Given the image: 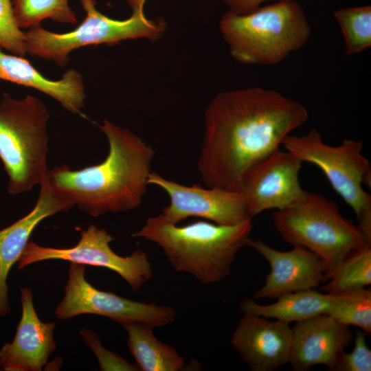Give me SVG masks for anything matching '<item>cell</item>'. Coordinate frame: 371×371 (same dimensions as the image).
I'll use <instances>...</instances> for the list:
<instances>
[{"instance_id":"1","label":"cell","mask_w":371,"mask_h":371,"mask_svg":"<svg viewBox=\"0 0 371 371\" xmlns=\"http://www.w3.org/2000/svg\"><path fill=\"white\" fill-rule=\"evenodd\" d=\"M308 118L300 102L260 87L225 91L205 112L198 169L209 188L240 192L245 173Z\"/></svg>"},{"instance_id":"2","label":"cell","mask_w":371,"mask_h":371,"mask_svg":"<svg viewBox=\"0 0 371 371\" xmlns=\"http://www.w3.org/2000/svg\"><path fill=\"white\" fill-rule=\"evenodd\" d=\"M99 128L109 146L102 162L76 170L56 166L46 176L54 192L93 217L141 205L155 155L150 146L127 128L107 120Z\"/></svg>"},{"instance_id":"3","label":"cell","mask_w":371,"mask_h":371,"mask_svg":"<svg viewBox=\"0 0 371 371\" xmlns=\"http://www.w3.org/2000/svg\"><path fill=\"white\" fill-rule=\"evenodd\" d=\"M251 218L233 225L199 221L179 226L160 214L149 217L133 236L156 243L172 268L207 284L218 282L231 273L236 254L249 239Z\"/></svg>"},{"instance_id":"4","label":"cell","mask_w":371,"mask_h":371,"mask_svg":"<svg viewBox=\"0 0 371 371\" xmlns=\"http://www.w3.org/2000/svg\"><path fill=\"white\" fill-rule=\"evenodd\" d=\"M220 30L230 55L244 64L273 65L303 47L311 36L305 12L295 0L240 14L225 13Z\"/></svg>"},{"instance_id":"5","label":"cell","mask_w":371,"mask_h":371,"mask_svg":"<svg viewBox=\"0 0 371 371\" xmlns=\"http://www.w3.org/2000/svg\"><path fill=\"white\" fill-rule=\"evenodd\" d=\"M273 217L286 243L303 247L322 259L325 281L348 254L371 244L358 225L342 216L335 202L319 194L304 191L301 198L276 210Z\"/></svg>"},{"instance_id":"6","label":"cell","mask_w":371,"mask_h":371,"mask_svg":"<svg viewBox=\"0 0 371 371\" xmlns=\"http://www.w3.org/2000/svg\"><path fill=\"white\" fill-rule=\"evenodd\" d=\"M49 115L38 98L22 99L4 92L0 101V160L8 176L7 190L29 192L47 176Z\"/></svg>"},{"instance_id":"7","label":"cell","mask_w":371,"mask_h":371,"mask_svg":"<svg viewBox=\"0 0 371 371\" xmlns=\"http://www.w3.org/2000/svg\"><path fill=\"white\" fill-rule=\"evenodd\" d=\"M282 145L302 162L322 170L333 188L353 210L359 227L371 242V196L363 188V185L370 187L371 167L361 153L362 142L349 139L339 146H330L311 128L304 135H287Z\"/></svg>"},{"instance_id":"8","label":"cell","mask_w":371,"mask_h":371,"mask_svg":"<svg viewBox=\"0 0 371 371\" xmlns=\"http://www.w3.org/2000/svg\"><path fill=\"white\" fill-rule=\"evenodd\" d=\"M85 16L74 30L56 33L41 25L25 32L27 54L52 60L60 67L69 62V55L74 49L90 45H114L127 39L147 38L155 41L166 30L163 19H148L144 13H132L124 20L109 18L96 8L95 0H78Z\"/></svg>"},{"instance_id":"9","label":"cell","mask_w":371,"mask_h":371,"mask_svg":"<svg viewBox=\"0 0 371 371\" xmlns=\"http://www.w3.org/2000/svg\"><path fill=\"white\" fill-rule=\"evenodd\" d=\"M84 265L71 262L64 297L55 310L56 317L67 320L82 314L107 317L124 325L139 323L152 328L172 323L175 310L169 306L134 301L111 291L95 289L85 278Z\"/></svg>"},{"instance_id":"10","label":"cell","mask_w":371,"mask_h":371,"mask_svg":"<svg viewBox=\"0 0 371 371\" xmlns=\"http://www.w3.org/2000/svg\"><path fill=\"white\" fill-rule=\"evenodd\" d=\"M114 238L104 229L90 225L82 230L76 245L69 248L40 246L29 241L18 261V268L41 261L63 260L70 262L104 267L120 276L133 291H137L153 276L147 254L141 249L121 256L110 247Z\"/></svg>"},{"instance_id":"11","label":"cell","mask_w":371,"mask_h":371,"mask_svg":"<svg viewBox=\"0 0 371 371\" xmlns=\"http://www.w3.org/2000/svg\"><path fill=\"white\" fill-rule=\"evenodd\" d=\"M148 183L160 187L168 194L170 204L161 214L169 223L179 224L196 216L218 225H233L252 218L240 192L182 185L153 171L148 175Z\"/></svg>"},{"instance_id":"12","label":"cell","mask_w":371,"mask_h":371,"mask_svg":"<svg viewBox=\"0 0 371 371\" xmlns=\"http://www.w3.org/2000/svg\"><path fill=\"white\" fill-rule=\"evenodd\" d=\"M302 164L291 153L278 150L245 173L240 192L251 218L267 210H282L303 196Z\"/></svg>"},{"instance_id":"13","label":"cell","mask_w":371,"mask_h":371,"mask_svg":"<svg viewBox=\"0 0 371 371\" xmlns=\"http://www.w3.org/2000/svg\"><path fill=\"white\" fill-rule=\"evenodd\" d=\"M247 246L259 253L271 269L264 285L254 294L256 300L277 299L290 293L315 289L325 281L323 261L303 247L295 245L290 251H278L260 239L250 238Z\"/></svg>"},{"instance_id":"14","label":"cell","mask_w":371,"mask_h":371,"mask_svg":"<svg viewBox=\"0 0 371 371\" xmlns=\"http://www.w3.org/2000/svg\"><path fill=\"white\" fill-rule=\"evenodd\" d=\"M290 324L245 313L230 343L252 371H272L289 363Z\"/></svg>"},{"instance_id":"15","label":"cell","mask_w":371,"mask_h":371,"mask_svg":"<svg viewBox=\"0 0 371 371\" xmlns=\"http://www.w3.org/2000/svg\"><path fill=\"white\" fill-rule=\"evenodd\" d=\"M352 341L350 326L327 314L295 322L291 328L289 363L294 371H307L317 365L333 370Z\"/></svg>"},{"instance_id":"16","label":"cell","mask_w":371,"mask_h":371,"mask_svg":"<svg viewBox=\"0 0 371 371\" xmlns=\"http://www.w3.org/2000/svg\"><path fill=\"white\" fill-rule=\"evenodd\" d=\"M21 317L12 341L0 349V366L5 371H41L56 349V325L41 321L30 287L21 288Z\"/></svg>"},{"instance_id":"17","label":"cell","mask_w":371,"mask_h":371,"mask_svg":"<svg viewBox=\"0 0 371 371\" xmlns=\"http://www.w3.org/2000/svg\"><path fill=\"white\" fill-rule=\"evenodd\" d=\"M39 186V194L33 209L0 230V316L10 313L8 277L12 267L21 257L34 229L45 218L74 207L52 190L46 177Z\"/></svg>"},{"instance_id":"18","label":"cell","mask_w":371,"mask_h":371,"mask_svg":"<svg viewBox=\"0 0 371 371\" xmlns=\"http://www.w3.org/2000/svg\"><path fill=\"white\" fill-rule=\"evenodd\" d=\"M0 80L36 89L71 113L83 115L85 85L82 75L74 69L65 71L58 80H51L23 56L5 53L0 47Z\"/></svg>"},{"instance_id":"19","label":"cell","mask_w":371,"mask_h":371,"mask_svg":"<svg viewBox=\"0 0 371 371\" xmlns=\"http://www.w3.org/2000/svg\"><path fill=\"white\" fill-rule=\"evenodd\" d=\"M339 295L319 292L314 289L283 295L269 304H260L250 298L240 304V311L290 324L322 314H328Z\"/></svg>"},{"instance_id":"20","label":"cell","mask_w":371,"mask_h":371,"mask_svg":"<svg viewBox=\"0 0 371 371\" xmlns=\"http://www.w3.org/2000/svg\"><path fill=\"white\" fill-rule=\"evenodd\" d=\"M128 333L127 346L139 370H186L188 364L171 346L155 337L153 328L139 324L122 325Z\"/></svg>"},{"instance_id":"21","label":"cell","mask_w":371,"mask_h":371,"mask_svg":"<svg viewBox=\"0 0 371 371\" xmlns=\"http://www.w3.org/2000/svg\"><path fill=\"white\" fill-rule=\"evenodd\" d=\"M371 284V244L351 252L321 288L331 295L344 294Z\"/></svg>"},{"instance_id":"22","label":"cell","mask_w":371,"mask_h":371,"mask_svg":"<svg viewBox=\"0 0 371 371\" xmlns=\"http://www.w3.org/2000/svg\"><path fill=\"white\" fill-rule=\"evenodd\" d=\"M12 8L21 29L41 25L45 19L71 25L78 23L68 0H13Z\"/></svg>"},{"instance_id":"23","label":"cell","mask_w":371,"mask_h":371,"mask_svg":"<svg viewBox=\"0 0 371 371\" xmlns=\"http://www.w3.org/2000/svg\"><path fill=\"white\" fill-rule=\"evenodd\" d=\"M334 16L344 38L346 55L359 54L371 46L370 5L341 8Z\"/></svg>"},{"instance_id":"24","label":"cell","mask_w":371,"mask_h":371,"mask_svg":"<svg viewBox=\"0 0 371 371\" xmlns=\"http://www.w3.org/2000/svg\"><path fill=\"white\" fill-rule=\"evenodd\" d=\"M337 322L371 335V289L365 287L340 294L328 314Z\"/></svg>"},{"instance_id":"25","label":"cell","mask_w":371,"mask_h":371,"mask_svg":"<svg viewBox=\"0 0 371 371\" xmlns=\"http://www.w3.org/2000/svg\"><path fill=\"white\" fill-rule=\"evenodd\" d=\"M0 47L20 56L27 54L25 32L17 24L11 0H0Z\"/></svg>"},{"instance_id":"26","label":"cell","mask_w":371,"mask_h":371,"mask_svg":"<svg viewBox=\"0 0 371 371\" xmlns=\"http://www.w3.org/2000/svg\"><path fill=\"white\" fill-rule=\"evenodd\" d=\"M353 341V349L340 355L333 371L371 370V350L366 341V333L361 329L356 330Z\"/></svg>"},{"instance_id":"27","label":"cell","mask_w":371,"mask_h":371,"mask_svg":"<svg viewBox=\"0 0 371 371\" xmlns=\"http://www.w3.org/2000/svg\"><path fill=\"white\" fill-rule=\"evenodd\" d=\"M80 334L96 356L100 370H139L135 364L131 363L119 355L104 348L98 335L93 331L82 329Z\"/></svg>"},{"instance_id":"28","label":"cell","mask_w":371,"mask_h":371,"mask_svg":"<svg viewBox=\"0 0 371 371\" xmlns=\"http://www.w3.org/2000/svg\"><path fill=\"white\" fill-rule=\"evenodd\" d=\"M230 9L229 11L243 14L251 12L258 8L262 3L270 0H222ZM291 1V0H278Z\"/></svg>"},{"instance_id":"29","label":"cell","mask_w":371,"mask_h":371,"mask_svg":"<svg viewBox=\"0 0 371 371\" xmlns=\"http://www.w3.org/2000/svg\"><path fill=\"white\" fill-rule=\"evenodd\" d=\"M132 13H144V5L146 0H127Z\"/></svg>"},{"instance_id":"30","label":"cell","mask_w":371,"mask_h":371,"mask_svg":"<svg viewBox=\"0 0 371 371\" xmlns=\"http://www.w3.org/2000/svg\"><path fill=\"white\" fill-rule=\"evenodd\" d=\"M0 370H2V368H1V366H0Z\"/></svg>"}]
</instances>
